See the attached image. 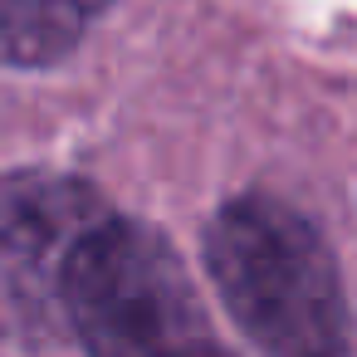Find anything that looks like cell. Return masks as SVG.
I'll return each mask as SVG.
<instances>
[{"mask_svg": "<svg viewBox=\"0 0 357 357\" xmlns=\"http://www.w3.org/2000/svg\"><path fill=\"white\" fill-rule=\"evenodd\" d=\"M206 264L264 357H342L347 308L323 235L269 196L230 201L206 230Z\"/></svg>", "mask_w": 357, "mask_h": 357, "instance_id": "cell-1", "label": "cell"}, {"mask_svg": "<svg viewBox=\"0 0 357 357\" xmlns=\"http://www.w3.org/2000/svg\"><path fill=\"white\" fill-rule=\"evenodd\" d=\"M69 333L89 357H220L206 303L176 250L108 215L69 274Z\"/></svg>", "mask_w": 357, "mask_h": 357, "instance_id": "cell-2", "label": "cell"}, {"mask_svg": "<svg viewBox=\"0 0 357 357\" xmlns=\"http://www.w3.org/2000/svg\"><path fill=\"white\" fill-rule=\"evenodd\" d=\"M108 215L103 196L79 176H0V333L30 347L69 333V274Z\"/></svg>", "mask_w": 357, "mask_h": 357, "instance_id": "cell-3", "label": "cell"}, {"mask_svg": "<svg viewBox=\"0 0 357 357\" xmlns=\"http://www.w3.org/2000/svg\"><path fill=\"white\" fill-rule=\"evenodd\" d=\"M108 0H0V64L40 69L64 59Z\"/></svg>", "mask_w": 357, "mask_h": 357, "instance_id": "cell-4", "label": "cell"}]
</instances>
